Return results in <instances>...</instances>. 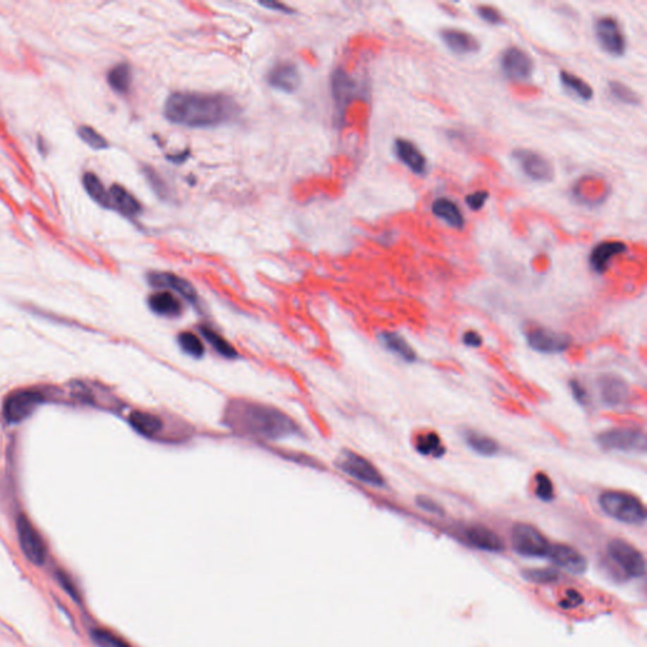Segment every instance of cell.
<instances>
[{
  "instance_id": "cell-13",
  "label": "cell",
  "mask_w": 647,
  "mask_h": 647,
  "mask_svg": "<svg viewBox=\"0 0 647 647\" xmlns=\"http://www.w3.org/2000/svg\"><path fill=\"white\" fill-rule=\"evenodd\" d=\"M514 158L522 172L533 181L550 182L554 180L555 169L544 155L527 148H517L514 151Z\"/></svg>"
},
{
  "instance_id": "cell-48",
  "label": "cell",
  "mask_w": 647,
  "mask_h": 647,
  "mask_svg": "<svg viewBox=\"0 0 647 647\" xmlns=\"http://www.w3.org/2000/svg\"><path fill=\"white\" fill-rule=\"evenodd\" d=\"M581 600V595H579L578 593L572 592V591H570V592H568V597L565 599V602H563L562 605H567V607H568V605H578ZM567 607H565V608H567Z\"/></svg>"
},
{
  "instance_id": "cell-18",
  "label": "cell",
  "mask_w": 647,
  "mask_h": 647,
  "mask_svg": "<svg viewBox=\"0 0 647 647\" xmlns=\"http://www.w3.org/2000/svg\"><path fill=\"white\" fill-rule=\"evenodd\" d=\"M548 557L557 567L568 570L573 574H581L587 570V560L581 552L568 545H552Z\"/></svg>"
},
{
  "instance_id": "cell-42",
  "label": "cell",
  "mask_w": 647,
  "mask_h": 647,
  "mask_svg": "<svg viewBox=\"0 0 647 647\" xmlns=\"http://www.w3.org/2000/svg\"><path fill=\"white\" fill-rule=\"evenodd\" d=\"M488 199H490V193L485 191V190H480L477 193L466 195V204L469 206V209L473 212H479V210L483 209V206L485 205V202Z\"/></svg>"
},
{
  "instance_id": "cell-12",
  "label": "cell",
  "mask_w": 647,
  "mask_h": 647,
  "mask_svg": "<svg viewBox=\"0 0 647 647\" xmlns=\"http://www.w3.org/2000/svg\"><path fill=\"white\" fill-rule=\"evenodd\" d=\"M40 391L22 389L9 394L3 405V416L8 423H22L43 402Z\"/></svg>"
},
{
  "instance_id": "cell-38",
  "label": "cell",
  "mask_w": 647,
  "mask_h": 647,
  "mask_svg": "<svg viewBox=\"0 0 647 647\" xmlns=\"http://www.w3.org/2000/svg\"><path fill=\"white\" fill-rule=\"evenodd\" d=\"M91 639L99 647H129L126 642L107 629H92Z\"/></svg>"
},
{
  "instance_id": "cell-45",
  "label": "cell",
  "mask_w": 647,
  "mask_h": 647,
  "mask_svg": "<svg viewBox=\"0 0 647 647\" xmlns=\"http://www.w3.org/2000/svg\"><path fill=\"white\" fill-rule=\"evenodd\" d=\"M525 575L527 579L538 581V583H549V581H555L557 578V574L550 570H530V572H526Z\"/></svg>"
},
{
  "instance_id": "cell-22",
  "label": "cell",
  "mask_w": 647,
  "mask_h": 647,
  "mask_svg": "<svg viewBox=\"0 0 647 647\" xmlns=\"http://www.w3.org/2000/svg\"><path fill=\"white\" fill-rule=\"evenodd\" d=\"M431 212L436 218L442 219L455 229L461 230L466 226V218L459 205L448 198H437L431 205Z\"/></svg>"
},
{
  "instance_id": "cell-26",
  "label": "cell",
  "mask_w": 647,
  "mask_h": 647,
  "mask_svg": "<svg viewBox=\"0 0 647 647\" xmlns=\"http://www.w3.org/2000/svg\"><path fill=\"white\" fill-rule=\"evenodd\" d=\"M111 207L114 210L123 214L127 218L137 217L142 212L140 201L134 198L133 195L127 191L126 188L114 183L109 190Z\"/></svg>"
},
{
  "instance_id": "cell-3",
  "label": "cell",
  "mask_w": 647,
  "mask_h": 647,
  "mask_svg": "<svg viewBox=\"0 0 647 647\" xmlns=\"http://www.w3.org/2000/svg\"><path fill=\"white\" fill-rule=\"evenodd\" d=\"M599 506L613 520L626 525L642 526L646 522V508L637 497L624 490H608L602 492Z\"/></svg>"
},
{
  "instance_id": "cell-9",
  "label": "cell",
  "mask_w": 647,
  "mask_h": 647,
  "mask_svg": "<svg viewBox=\"0 0 647 647\" xmlns=\"http://www.w3.org/2000/svg\"><path fill=\"white\" fill-rule=\"evenodd\" d=\"M500 66L503 75L511 81L526 83L533 78L535 62L525 49L519 46H511L502 52Z\"/></svg>"
},
{
  "instance_id": "cell-40",
  "label": "cell",
  "mask_w": 647,
  "mask_h": 647,
  "mask_svg": "<svg viewBox=\"0 0 647 647\" xmlns=\"http://www.w3.org/2000/svg\"><path fill=\"white\" fill-rule=\"evenodd\" d=\"M476 12L478 14L479 18L484 20L485 23H488V25H502L506 23V19L503 17L502 13L500 12L495 6L482 4V6H478L476 8Z\"/></svg>"
},
{
  "instance_id": "cell-6",
  "label": "cell",
  "mask_w": 647,
  "mask_h": 647,
  "mask_svg": "<svg viewBox=\"0 0 647 647\" xmlns=\"http://www.w3.org/2000/svg\"><path fill=\"white\" fill-rule=\"evenodd\" d=\"M511 543L520 555L530 557H546L551 546L548 538L536 527L524 522H519L512 527Z\"/></svg>"
},
{
  "instance_id": "cell-27",
  "label": "cell",
  "mask_w": 647,
  "mask_h": 647,
  "mask_svg": "<svg viewBox=\"0 0 647 647\" xmlns=\"http://www.w3.org/2000/svg\"><path fill=\"white\" fill-rule=\"evenodd\" d=\"M466 538L471 544L485 551H501L504 548L502 538L490 528L484 526H472L466 528Z\"/></svg>"
},
{
  "instance_id": "cell-47",
  "label": "cell",
  "mask_w": 647,
  "mask_h": 647,
  "mask_svg": "<svg viewBox=\"0 0 647 647\" xmlns=\"http://www.w3.org/2000/svg\"><path fill=\"white\" fill-rule=\"evenodd\" d=\"M260 6L268 8V9H273V11H277V12L286 13V14L292 13L291 8L284 6L282 3H277V1H260Z\"/></svg>"
},
{
  "instance_id": "cell-2",
  "label": "cell",
  "mask_w": 647,
  "mask_h": 647,
  "mask_svg": "<svg viewBox=\"0 0 647 647\" xmlns=\"http://www.w3.org/2000/svg\"><path fill=\"white\" fill-rule=\"evenodd\" d=\"M238 114L236 102L223 94L176 91L164 103L166 118L183 127H218L234 121Z\"/></svg>"
},
{
  "instance_id": "cell-39",
  "label": "cell",
  "mask_w": 647,
  "mask_h": 647,
  "mask_svg": "<svg viewBox=\"0 0 647 647\" xmlns=\"http://www.w3.org/2000/svg\"><path fill=\"white\" fill-rule=\"evenodd\" d=\"M143 174H145V179L148 183L151 185V188H153V191L161 198V199H167L169 196V190H167V186L164 183L162 177L158 175L157 172L155 169H151L150 166H145L143 167Z\"/></svg>"
},
{
  "instance_id": "cell-37",
  "label": "cell",
  "mask_w": 647,
  "mask_h": 647,
  "mask_svg": "<svg viewBox=\"0 0 647 647\" xmlns=\"http://www.w3.org/2000/svg\"><path fill=\"white\" fill-rule=\"evenodd\" d=\"M78 135L80 140H84V143L95 151H103V150L109 148L108 140H105L102 134L97 133L94 128L89 127V126H81L78 129Z\"/></svg>"
},
{
  "instance_id": "cell-8",
  "label": "cell",
  "mask_w": 647,
  "mask_h": 647,
  "mask_svg": "<svg viewBox=\"0 0 647 647\" xmlns=\"http://www.w3.org/2000/svg\"><path fill=\"white\" fill-rule=\"evenodd\" d=\"M594 35L600 49L607 54L619 57L626 54L627 43L621 25L611 16H603L594 20Z\"/></svg>"
},
{
  "instance_id": "cell-19",
  "label": "cell",
  "mask_w": 647,
  "mask_h": 647,
  "mask_svg": "<svg viewBox=\"0 0 647 647\" xmlns=\"http://www.w3.org/2000/svg\"><path fill=\"white\" fill-rule=\"evenodd\" d=\"M440 37L442 42L447 44L449 49H452L456 55H471L477 54L480 49L477 37L466 30L458 28H444L440 30Z\"/></svg>"
},
{
  "instance_id": "cell-1",
  "label": "cell",
  "mask_w": 647,
  "mask_h": 647,
  "mask_svg": "<svg viewBox=\"0 0 647 647\" xmlns=\"http://www.w3.org/2000/svg\"><path fill=\"white\" fill-rule=\"evenodd\" d=\"M223 423L238 435L260 440H277L298 433L297 423L289 415L252 399H230L225 406Z\"/></svg>"
},
{
  "instance_id": "cell-46",
  "label": "cell",
  "mask_w": 647,
  "mask_h": 647,
  "mask_svg": "<svg viewBox=\"0 0 647 647\" xmlns=\"http://www.w3.org/2000/svg\"><path fill=\"white\" fill-rule=\"evenodd\" d=\"M463 343L469 348H480L483 345V338L478 332L468 330L463 335Z\"/></svg>"
},
{
  "instance_id": "cell-30",
  "label": "cell",
  "mask_w": 647,
  "mask_h": 647,
  "mask_svg": "<svg viewBox=\"0 0 647 647\" xmlns=\"http://www.w3.org/2000/svg\"><path fill=\"white\" fill-rule=\"evenodd\" d=\"M107 79L113 90L119 94H126L132 85V68L127 62H121L110 70Z\"/></svg>"
},
{
  "instance_id": "cell-35",
  "label": "cell",
  "mask_w": 647,
  "mask_h": 647,
  "mask_svg": "<svg viewBox=\"0 0 647 647\" xmlns=\"http://www.w3.org/2000/svg\"><path fill=\"white\" fill-rule=\"evenodd\" d=\"M179 345L182 351L188 354L190 357L201 358L205 354V346L201 339L191 332H182L177 338Z\"/></svg>"
},
{
  "instance_id": "cell-36",
  "label": "cell",
  "mask_w": 647,
  "mask_h": 647,
  "mask_svg": "<svg viewBox=\"0 0 647 647\" xmlns=\"http://www.w3.org/2000/svg\"><path fill=\"white\" fill-rule=\"evenodd\" d=\"M535 495L543 502H551L555 498V488L550 477L544 472L535 474Z\"/></svg>"
},
{
  "instance_id": "cell-5",
  "label": "cell",
  "mask_w": 647,
  "mask_h": 647,
  "mask_svg": "<svg viewBox=\"0 0 647 647\" xmlns=\"http://www.w3.org/2000/svg\"><path fill=\"white\" fill-rule=\"evenodd\" d=\"M337 466L346 476L361 483L375 488H383L386 485V479L378 471V468L367 458L353 450H343L337 459Z\"/></svg>"
},
{
  "instance_id": "cell-23",
  "label": "cell",
  "mask_w": 647,
  "mask_h": 647,
  "mask_svg": "<svg viewBox=\"0 0 647 647\" xmlns=\"http://www.w3.org/2000/svg\"><path fill=\"white\" fill-rule=\"evenodd\" d=\"M378 340L388 351H391L406 363H415L418 361L416 351H413L411 345L409 344L407 340L399 333L385 330L378 335Z\"/></svg>"
},
{
  "instance_id": "cell-7",
  "label": "cell",
  "mask_w": 647,
  "mask_h": 647,
  "mask_svg": "<svg viewBox=\"0 0 647 647\" xmlns=\"http://www.w3.org/2000/svg\"><path fill=\"white\" fill-rule=\"evenodd\" d=\"M17 535L19 546L25 554V559L36 567H42L47 559V548L38 533L36 527L32 525L25 514H19L17 517Z\"/></svg>"
},
{
  "instance_id": "cell-44",
  "label": "cell",
  "mask_w": 647,
  "mask_h": 647,
  "mask_svg": "<svg viewBox=\"0 0 647 647\" xmlns=\"http://www.w3.org/2000/svg\"><path fill=\"white\" fill-rule=\"evenodd\" d=\"M416 504L418 507L426 511V512H430V514H444V509H442V506L439 503L435 502L433 498H430L428 496H421L416 497Z\"/></svg>"
},
{
  "instance_id": "cell-14",
  "label": "cell",
  "mask_w": 647,
  "mask_h": 647,
  "mask_svg": "<svg viewBox=\"0 0 647 647\" xmlns=\"http://www.w3.org/2000/svg\"><path fill=\"white\" fill-rule=\"evenodd\" d=\"M147 279L155 289L169 291L174 295L177 294L188 303L194 306L199 305V296L194 286L177 274L171 272H151L147 276Z\"/></svg>"
},
{
  "instance_id": "cell-15",
  "label": "cell",
  "mask_w": 647,
  "mask_h": 647,
  "mask_svg": "<svg viewBox=\"0 0 647 647\" xmlns=\"http://www.w3.org/2000/svg\"><path fill=\"white\" fill-rule=\"evenodd\" d=\"M599 396L602 402L608 407L617 409L627 404L629 387L627 382L617 375H600L598 378Z\"/></svg>"
},
{
  "instance_id": "cell-29",
  "label": "cell",
  "mask_w": 647,
  "mask_h": 647,
  "mask_svg": "<svg viewBox=\"0 0 647 647\" xmlns=\"http://www.w3.org/2000/svg\"><path fill=\"white\" fill-rule=\"evenodd\" d=\"M83 185L87 195L94 200L97 204L104 209H113L110 201L109 190H107L100 181V179L92 172H86L83 176Z\"/></svg>"
},
{
  "instance_id": "cell-11",
  "label": "cell",
  "mask_w": 647,
  "mask_h": 647,
  "mask_svg": "<svg viewBox=\"0 0 647 647\" xmlns=\"http://www.w3.org/2000/svg\"><path fill=\"white\" fill-rule=\"evenodd\" d=\"M526 343L533 351L541 354H559L568 351L572 345V337L568 334L554 332L543 327H530L527 330Z\"/></svg>"
},
{
  "instance_id": "cell-20",
  "label": "cell",
  "mask_w": 647,
  "mask_h": 647,
  "mask_svg": "<svg viewBox=\"0 0 647 647\" xmlns=\"http://www.w3.org/2000/svg\"><path fill=\"white\" fill-rule=\"evenodd\" d=\"M627 250V246L621 241H605L600 242L592 249L589 255V265L594 272L605 273L611 260Z\"/></svg>"
},
{
  "instance_id": "cell-33",
  "label": "cell",
  "mask_w": 647,
  "mask_h": 647,
  "mask_svg": "<svg viewBox=\"0 0 647 647\" xmlns=\"http://www.w3.org/2000/svg\"><path fill=\"white\" fill-rule=\"evenodd\" d=\"M200 332H201V335L205 338L206 341L214 348V351H218L220 356L229 358V359L238 357V353L234 349V346L230 344L229 341H226L220 334L207 327H200Z\"/></svg>"
},
{
  "instance_id": "cell-17",
  "label": "cell",
  "mask_w": 647,
  "mask_h": 647,
  "mask_svg": "<svg viewBox=\"0 0 647 647\" xmlns=\"http://www.w3.org/2000/svg\"><path fill=\"white\" fill-rule=\"evenodd\" d=\"M394 153L407 169L415 175L423 176L428 171V158L411 140L397 138L394 140Z\"/></svg>"
},
{
  "instance_id": "cell-10",
  "label": "cell",
  "mask_w": 647,
  "mask_h": 647,
  "mask_svg": "<svg viewBox=\"0 0 647 647\" xmlns=\"http://www.w3.org/2000/svg\"><path fill=\"white\" fill-rule=\"evenodd\" d=\"M608 554L612 560L622 569L624 574L639 578L645 575L646 572V562L645 557L635 546L629 544L627 541L621 538H613L608 544Z\"/></svg>"
},
{
  "instance_id": "cell-41",
  "label": "cell",
  "mask_w": 647,
  "mask_h": 647,
  "mask_svg": "<svg viewBox=\"0 0 647 647\" xmlns=\"http://www.w3.org/2000/svg\"><path fill=\"white\" fill-rule=\"evenodd\" d=\"M56 578L57 581L60 583L61 587L64 588V591L71 597V598L76 602V603H80V593L78 591L76 586L73 584V581H71V578L62 570H57L56 572Z\"/></svg>"
},
{
  "instance_id": "cell-28",
  "label": "cell",
  "mask_w": 647,
  "mask_h": 647,
  "mask_svg": "<svg viewBox=\"0 0 647 647\" xmlns=\"http://www.w3.org/2000/svg\"><path fill=\"white\" fill-rule=\"evenodd\" d=\"M129 423L138 434L145 437H156L164 429L162 418L152 412L133 411L129 416Z\"/></svg>"
},
{
  "instance_id": "cell-31",
  "label": "cell",
  "mask_w": 647,
  "mask_h": 647,
  "mask_svg": "<svg viewBox=\"0 0 647 647\" xmlns=\"http://www.w3.org/2000/svg\"><path fill=\"white\" fill-rule=\"evenodd\" d=\"M415 449L418 453L426 455V456L431 455L435 458H442V455L445 454V448L442 447V439L435 431H428L425 434L418 435L415 440Z\"/></svg>"
},
{
  "instance_id": "cell-25",
  "label": "cell",
  "mask_w": 647,
  "mask_h": 647,
  "mask_svg": "<svg viewBox=\"0 0 647 647\" xmlns=\"http://www.w3.org/2000/svg\"><path fill=\"white\" fill-rule=\"evenodd\" d=\"M463 440L468 445V448L480 456H496L501 452L500 444L490 436L479 433L477 430L466 429L461 433Z\"/></svg>"
},
{
  "instance_id": "cell-16",
  "label": "cell",
  "mask_w": 647,
  "mask_h": 647,
  "mask_svg": "<svg viewBox=\"0 0 647 647\" xmlns=\"http://www.w3.org/2000/svg\"><path fill=\"white\" fill-rule=\"evenodd\" d=\"M332 90L337 110L340 115L344 114L348 105L359 97V85L351 79L344 70L338 68L332 78Z\"/></svg>"
},
{
  "instance_id": "cell-32",
  "label": "cell",
  "mask_w": 647,
  "mask_h": 647,
  "mask_svg": "<svg viewBox=\"0 0 647 647\" xmlns=\"http://www.w3.org/2000/svg\"><path fill=\"white\" fill-rule=\"evenodd\" d=\"M559 78H560V83L563 84L565 89L573 91L575 95H578V97L583 99V100H586V102L592 100L593 97H594V90H593L592 86L588 84L586 80L581 79V78L576 76L574 73L565 71V70L560 71Z\"/></svg>"
},
{
  "instance_id": "cell-21",
  "label": "cell",
  "mask_w": 647,
  "mask_h": 647,
  "mask_svg": "<svg viewBox=\"0 0 647 647\" xmlns=\"http://www.w3.org/2000/svg\"><path fill=\"white\" fill-rule=\"evenodd\" d=\"M267 81L274 89L294 92L300 85V73L296 65L291 62H281L270 70Z\"/></svg>"
},
{
  "instance_id": "cell-4",
  "label": "cell",
  "mask_w": 647,
  "mask_h": 647,
  "mask_svg": "<svg viewBox=\"0 0 647 647\" xmlns=\"http://www.w3.org/2000/svg\"><path fill=\"white\" fill-rule=\"evenodd\" d=\"M597 442L605 452L646 454L647 450L646 433L640 429L616 428L605 430L597 435Z\"/></svg>"
},
{
  "instance_id": "cell-24",
  "label": "cell",
  "mask_w": 647,
  "mask_h": 647,
  "mask_svg": "<svg viewBox=\"0 0 647 647\" xmlns=\"http://www.w3.org/2000/svg\"><path fill=\"white\" fill-rule=\"evenodd\" d=\"M148 306L155 314L164 318H177L182 313V303L179 297L169 291L161 290L148 297Z\"/></svg>"
},
{
  "instance_id": "cell-34",
  "label": "cell",
  "mask_w": 647,
  "mask_h": 647,
  "mask_svg": "<svg viewBox=\"0 0 647 647\" xmlns=\"http://www.w3.org/2000/svg\"><path fill=\"white\" fill-rule=\"evenodd\" d=\"M608 90L612 97L618 100L619 103L627 104V105H640L641 104V97L632 90L629 86L623 84L617 80H612L608 83Z\"/></svg>"
},
{
  "instance_id": "cell-43",
  "label": "cell",
  "mask_w": 647,
  "mask_h": 647,
  "mask_svg": "<svg viewBox=\"0 0 647 647\" xmlns=\"http://www.w3.org/2000/svg\"><path fill=\"white\" fill-rule=\"evenodd\" d=\"M569 387H570V392L573 394V399H575L576 404L581 406L587 405L589 397H588L587 389L581 385V381L572 380L569 382Z\"/></svg>"
}]
</instances>
